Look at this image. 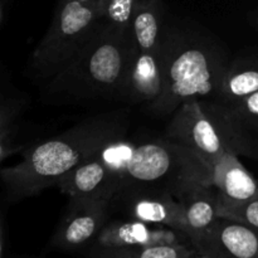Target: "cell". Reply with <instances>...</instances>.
Instances as JSON below:
<instances>
[{
	"instance_id": "obj_1",
	"label": "cell",
	"mask_w": 258,
	"mask_h": 258,
	"mask_svg": "<svg viewBox=\"0 0 258 258\" xmlns=\"http://www.w3.org/2000/svg\"><path fill=\"white\" fill-rule=\"evenodd\" d=\"M125 131L123 117L100 116L29 149L19 164L0 173L5 197L9 202L23 201L57 185L71 170L122 140Z\"/></svg>"
},
{
	"instance_id": "obj_2",
	"label": "cell",
	"mask_w": 258,
	"mask_h": 258,
	"mask_svg": "<svg viewBox=\"0 0 258 258\" xmlns=\"http://www.w3.org/2000/svg\"><path fill=\"white\" fill-rule=\"evenodd\" d=\"M136 45L127 29L105 20L77 58L50 78L49 97L60 101L122 98L123 85Z\"/></svg>"
},
{
	"instance_id": "obj_3",
	"label": "cell",
	"mask_w": 258,
	"mask_h": 258,
	"mask_svg": "<svg viewBox=\"0 0 258 258\" xmlns=\"http://www.w3.org/2000/svg\"><path fill=\"white\" fill-rule=\"evenodd\" d=\"M100 156L120 173V188L164 189L179 198L193 186L212 184V169L190 149L170 140L140 145L118 140L106 146Z\"/></svg>"
},
{
	"instance_id": "obj_4",
	"label": "cell",
	"mask_w": 258,
	"mask_h": 258,
	"mask_svg": "<svg viewBox=\"0 0 258 258\" xmlns=\"http://www.w3.org/2000/svg\"><path fill=\"white\" fill-rule=\"evenodd\" d=\"M165 90L149 108L160 115H169L189 101L216 97L226 73V58L213 45L201 38L181 33L164 34Z\"/></svg>"
},
{
	"instance_id": "obj_5",
	"label": "cell",
	"mask_w": 258,
	"mask_h": 258,
	"mask_svg": "<svg viewBox=\"0 0 258 258\" xmlns=\"http://www.w3.org/2000/svg\"><path fill=\"white\" fill-rule=\"evenodd\" d=\"M105 22L103 14L77 0H60L52 24L30 58V75L49 81L80 55Z\"/></svg>"
},
{
	"instance_id": "obj_6",
	"label": "cell",
	"mask_w": 258,
	"mask_h": 258,
	"mask_svg": "<svg viewBox=\"0 0 258 258\" xmlns=\"http://www.w3.org/2000/svg\"><path fill=\"white\" fill-rule=\"evenodd\" d=\"M168 140L196 153L209 168L231 150L226 138L201 101H189L179 106L166 127Z\"/></svg>"
},
{
	"instance_id": "obj_7",
	"label": "cell",
	"mask_w": 258,
	"mask_h": 258,
	"mask_svg": "<svg viewBox=\"0 0 258 258\" xmlns=\"http://www.w3.org/2000/svg\"><path fill=\"white\" fill-rule=\"evenodd\" d=\"M131 219L168 227L186 236L183 207L175 194L148 186H121L111 201Z\"/></svg>"
},
{
	"instance_id": "obj_8",
	"label": "cell",
	"mask_w": 258,
	"mask_h": 258,
	"mask_svg": "<svg viewBox=\"0 0 258 258\" xmlns=\"http://www.w3.org/2000/svg\"><path fill=\"white\" fill-rule=\"evenodd\" d=\"M110 206L111 202L105 199L70 198L64 217L50 242L52 247L73 251L95 242L107 223Z\"/></svg>"
},
{
	"instance_id": "obj_9",
	"label": "cell",
	"mask_w": 258,
	"mask_h": 258,
	"mask_svg": "<svg viewBox=\"0 0 258 258\" xmlns=\"http://www.w3.org/2000/svg\"><path fill=\"white\" fill-rule=\"evenodd\" d=\"M121 184V175L98 154L66 174L57 186L73 199L112 201Z\"/></svg>"
},
{
	"instance_id": "obj_10",
	"label": "cell",
	"mask_w": 258,
	"mask_h": 258,
	"mask_svg": "<svg viewBox=\"0 0 258 258\" xmlns=\"http://www.w3.org/2000/svg\"><path fill=\"white\" fill-rule=\"evenodd\" d=\"M179 234L184 233L168 227L145 223L138 219L113 221L106 223L93 242L92 248H127L159 244H184L180 242Z\"/></svg>"
},
{
	"instance_id": "obj_11",
	"label": "cell",
	"mask_w": 258,
	"mask_h": 258,
	"mask_svg": "<svg viewBox=\"0 0 258 258\" xmlns=\"http://www.w3.org/2000/svg\"><path fill=\"white\" fill-rule=\"evenodd\" d=\"M196 248L213 258H258V232L238 222L218 218Z\"/></svg>"
},
{
	"instance_id": "obj_12",
	"label": "cell",
	"mask_w": 258,
	"mask_h": 258,
	"mask_svg": "<svg viewBox=\"0 0 258 258\" xmlns=\"http://www.w3.org/2000/svg\"><path fill=\"white\" fill-rule=\"evenodd\" d=\"M165 90V55L164 48L159 52H141L136 48L133 55L125 85L122 98L133 102H155L163 96Z\"/></svg>"
},
{
	"instance_id": "obj_13",
	"label": "cell",
	"mask_w": 258,
	"mask_h": 258,
	"mask_svg": "<svg viewBox=\"0 0 258 258\" xmlns=\"http://www.w3.org/2000/svg\"><path fill=\"white\" fill-rule=\"evenodd\" d=\"M212 185L224 203H244L258 199V185L253 176L238 160L233 150H227L212 166Z\"/></svg>"
},
{
	"instance_id": "obj_14",
	"label": "cell",
	"mask_w": 258,
	"mask_h": 258,
	"mask_svg": "<svg viewBox=\"0 0 258 258\" xmlns=\"http://www.w3.org/2000/svg\"><path fill=\"white\" fill-rule=\"evenodd\" d=\"M186 224V237L196 247L218 219L219 198L212 184H199L179 197Z\"/></svg>"
},
{
	"instance_id": "obj_15",
	"label": "cell",
	"mask_w": 258,
	"mask_h": 258,
	"mask_svg": "<svg viewBox=\"0 0 258 258\" xmlns=\"http://www.w3.org/2000/svg\"><path fill=\"white\" fill-rule=\"evenodd\" d=\"M128 32L139 50L159 52L164 40L161 0H154L139 8L128 25Z\"/></svg>"
},
{
	"instance_id": "obj_16",
	"label": "cell",
	"mask_w": 258,
	"mask_h": 258,
	"mask_svg": "<svg viewBox=\"0 0 258 258\" xmlns=\"http://www.w3.org/2000/svg\"><path fill=\"white\" fill-rule=\"evenodd\" d=\"M258 92V59L238 62L227 68L216 95L218 102H232Z\"/></svg>"
},
{
	"instance_id": "obj_17",
	"label": "cell",
	"mask_w": 258,
	"mask_h": 258,
	"mask_svg": "<svg viewBox=\"0 0 258 258\" xmlns=\"http://www.w3.org/2000/svg\"><path fill=\"white\" fill-rule=\"evenodd\" d=\"M198 249L186 244L127 247V248H91V258H190Z\"/></svg>"
},
{
	"instance_id": "obj_18",
	"label": "cell",
	"mask_w": 258,
	"mask_h": 258,
	"mask_svg": "<svg viewBox=\"0 0 258 258\" xmlns=\"http://www.w3.org/2000/svg\"><path fill=\"white\" fill-rule=\"evenodd\" d=\"M216 120L231 121H248L258 118V92L252 93L241 100L232 102H218L216 106Z\"/></svg>"
},
{
	"instance_id": "obj_19",
	"label": "cell",
	"mask_w": 258,
	"mask_h": 258,
	"mask_svg": "<svg viewBox=\"0 0 258 258\" xmlns=\"http://www.w3.org/2000/svg\"><path fill=\"white\" fill-rule=\"evenodd\" d=\"M218 218L238 222L258 232V199L244 203H224L219 201Z\"/></svg>"
},
{
	"instance_id": "obj_20",
	"label": "cell",
	"mask_w": 258,
	"mask_h": 258,
	"mask_svg": "<svg viewBox=\"0 0 258 258\" xmlns=\"http://www.w3.org/2000/svg\"><path fill=\"white\" fill-rule=\"evenodd\" d=\"M154 0H110L105 20L122 29H127L139 8Z\"/></svg>"
},
{
	"instance_id": "obj_21",
	"label": "cell",
	"mask_w": 258,
	"mask_h": 258,
	"mask_svg": "<svg viewBox=\"0 0 258 258\" xmlns=\"http://www.w3.org/2000/svg\"><path fill=\"white\" fill-rule=\"evenodd\" d=\"M219 130L222 131L223 136L226 134L233 135L237 139V144L242 146V143L246 146L249 139H258V118L248 121H231V120H216Z\"/></svg>"
},
{
	"instance_id": "obj_22",
	"label": "cell",
	"mask_w": 258,
	"mask_h": 258,
	"mask_svg": "<svg viewBox=\"0 0 258 258\" xmlns=\"http://www.w3.org/2000/svg\"><path fill=\"white\" fill-rule=\"evenodd\" d=\"M77 2L82 3V4L87 5V7L93 8V9L98 10L103 14V18L106 17V10H107V5L110 0H77Z\"/></svg>"
},
{
	"instance_id": "obj_23",
	"label": "cell",
	"mask_w": 258,
	"mask_h": 258,
	"mask_svg": "<svg viewBox=\"0 0 258 258\" xmlns=\"http://www.w3.org/2000/svg\"><path fill=\"white\" fill-rule=\"evenodd\" d=\"M190 258H213L212 256H209L208 253H204V252H199L197 251L196 254H193Z\"/></svg>"
},
{
	"instance_id": "obj_24",
	"label": "cell",
	"mask_w": 258,
	"mask_h": 258,
	"mask_svg": "<svg viewBox=\"0 0 258 258\" xmlns=\"http://www.w3.org/2000/svg\"><path fill=\"white\" fill-rule=\"evenodd\" d=\"M5 2H7V0H0V3H2V4H0V12H2V18H3V14H4V7H5Z\"/></svg>"
},
{
	"instance_id": "obj_25",
	"label": "cell",
	"mask_w": 258,
	"mask_h": 258,
	"mask_svg": "<svg viewBox=\"0 0 258 258\" xmlns=\"http://www.w3.org/2000/svg\"><path fill=\"white\" fill-rule=\"evenodd\" d=\"M257 25H258V18H257Z\"/></svg>"
}]
</instances>
